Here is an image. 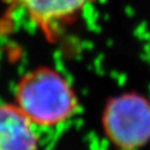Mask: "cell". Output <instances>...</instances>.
<instances>
[{
  "label": "cell",
  "instance_id": "4",
  "mask_svg": "<svg viewBox=\"0 0 150 150\" xmlns=\"http://www.w3.org/2000/svg\"><path fill=\"white\" fill-rule=\"evenodd\" d=\"M36 126L15 106L0 102V150H38Z\"/></svg>",
  "mask_w": 150,
  "mask_h": 150
},
{
  "label": "cell",
  "instance_id": "2",
  "mask_svg": "<svg viewBox=\"0 0 150 150\" xmlns=\"http://www.w3.org/2000/svg\"><path fill=\"white\" fill-rule=\"evenodd\" d=\"M106 139L117 150H139L150 142V99L136 91L109 98L101 113Z\"/></svg>",
  "mask_w": 150,
  "mask_h": 150
},
{
  "label": "cell",
  "instance_id": "1",
  "mask_svg": "<svg viewBox=\"0 0 150 150\" xmlns=\"http://www.w3.org/2000/svg\"><path fill=\"white\" fill-rule=\"evenodd\" d=\"M36 127L52 128L71 119L79 110L72 85L50 67L28 71L18 81L13 103Z\"/></svg>",
  "mask_w": 150,
  "mask_h": 150
},
{
  "label": "cell",
  "instance_id": "3",
  "mask_svg": "<svg viewBox=\"0 0 150 150\" xmlns=\"http://www.w3.org/2000/svg\"><path fill=\"white\" fill-rule=\"evenodd\" d=\"M93 1L96 0H17L28 17L51 38Z\"/></svg>",
  "mask_w": 150,
  "mask_h": 150
}]
</instances>
